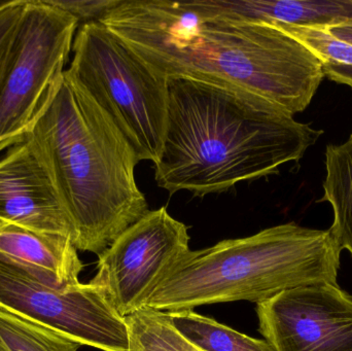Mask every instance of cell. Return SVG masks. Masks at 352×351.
Segmentation results:
<instances>
[{"label": "cell", "instance_id": "1", "mask_svg": "<svg viewBox=\"0 0 352 351\" xmlns=\"http://www.w3.org/2000/svg\"><path fill=\"white\" fill-rule=\"evenodd\" d=\"M101 23L163 78L219 84L292 115L309 106L324 78L320 59L278 27L214 16L195 1L123 0Z\"/></svg>", "mask_w": 352, "mask_h": 351}, {"label": "cell", "instance_id": "2", "mask_svg": "<svg viewBox=\"0 0 352 351\" xmlns=\"http://www.w3.org/2000/svg\"><path fill=\"white\" fill-rule=\"evenodd\" d=\"M322 133L258 97L169 76L166 129L155 179L171 195L223 193L299 162Z\"/></svg>", "mask_w": 352, "mask_h": 351}, {"label": "cell", "instance_id": "3", "mask_svg": "<svg viewBox=\"0 0 352 351\" xmlns=\"http://www.w3.org/2000/svg\"><path fill=\"white\" fill-rule=\"evenodd\" d=\"M25 138L47 167L78 251L100 255L150 212L135 152L67 69Z\"/></svg>", "mask_w": 352, "mask_h": 351}, {"label": "cell", "instance_id": "4", "mask_svg": "<svg viewBox=\"0 0 352 351\" xmlns=\"http://www.w3.org/2000/svg\"><path fill=\"white\" fill-rule=\"evenodd\" d=\"M341 251L329 230L296 223L188 251L169 270L146 307L164 313L250 301L264 302L310 284H338Z\"/></svg>", "mask_w": 352, "mask_h": 351}, {"label": "cell", "instance_id": "5", "mask_svg": "<svg viewBox=\"0 0 352 351\" xmlns=\"http://www.w3.org/2000/svg\"><path fill=\"white\" fill-rule=\"evenodd\" d=\"M68 71L113 120L138 160L158 162L164 144L167 78L103 23L80 25Z\"/></svg>", "mask_w": 352, "mask_h": 351}, {"label": "cell", "instance_id": "6", "mask_svg": "<svg viewBox=\"0 0 352 351\" xmlns=\"http://www.w3.org/2000/svg\"><path fill=\"white\" fill-rule=\"evenodd\" d=\"M78 21L45 0H26L0 78V152L23 141L63 76Z\"/></svg>", "mask_w": 352, "mask_h": 351}, {"label": "cell", "instance_id": "7", "mask_svg": "<svg viewBox=\"0 0 352 351\" xmlns=\"http://www.w3.org/2000/svg\"><path fill=\"white\" fill-rule=\"evenodd\" d=\"M0 308L103 351L129 350L125 317L99 288L60 286L0 255Z\"/></svg>", "mask_w": 352, "mask_h": 351}, {"label": "cell", "instance_id": "8", "mask_svg": "<svg viewBox=\"0 0 352 351\" xmlns=\"http://www.w3.org/2000/svg\"><path fill=\"white\" fill-rule=\"evenodd\" d=\"M188 228L166 207L150 210L98 256L90 284L125 317L146 306L169 270L188 249Z\"/></svg>", "mask_w": 352, "mask_h": 351}, {"label": "cell", "instance_id": "9", "mask_svg": "<svg viewBox=\"0 0 352 351\" xmlns=\"http://www.w3.org/2000/svg\"><path fill=\"white\" fill-rule=\"evenodd\" d=\"M258 331L274 351H352V296L320 282L256 304Z\"/></svg>", "mask_w": 352, "mask_h": 351}, {"label": "cell", "instance_id": "10", "mask_svg": "<svg viewBox=\"0 0 352 351\" xmlns=\"http://www.w3.org/2000/svg\"><path fill=\"white\" fill-rule=\"evenodd\" d=\"M0 222L72 239L74 235L47 167L26 138L0 158Z\"/></svg>", "mask_w": 352, "mask_h": 351}, {"label": "cell", "instance_id": "11", "mask_svg": "<svg viewBox=\"0 0 352 351\" xmlns=\"http://www.w3.org/2000/svg\"><path fill=\"white\" fill-rule=\"evenodd\" d=\"M214 16L272 26L331 28L352 16V0H195Z\"/></svg>", "mask_w": 352, "mask_h": 351}, {"label": "cell", "instance_id": "12", "mask_svg": "<svg viewBox=\"0 0 352 351\" xmlns=\"http://www.w3.org/2000/svg\"><path fill=\"white\" fill-rule=\"evenodd\" d=\"M0 255L60 286L80 282L84 265L72 239L0 222Z\"/></svg>", "mask_w": 352, "mask_h": 351}, {"label": "cell", "instance_id": "13", "mask_svg": "<svg viewBox=\"0 0 352 351\" xmlns=\"http://www.w3.org/2000/svg\"><path fill=\"white\" fill-rule=\"evenodd\" d=\"M324 196L333 210L330 228L339 249H346L352 258V148L349 141L330 144L326 150Z\"/></svg>", "mask_w": 352, "mask_h": 351}, {"label": "cell", "instance_id": "14", "mask_svg": "<svg viewBox=\"0 0 352 351\" xmlns=\"http://www.w3.org/2000/svg\"><path fill=\"white\" fill-rule=\"evenodd\" d=\"M173 328L190 344L204 351H274L265 340L239 333L194 310L167 313Z\"/></svg>", "mask_w": 352, "mask_h": 351}, {"label": "cell", "instance_id": "15", "mask_svg": "<svg viewBox=\"0 0 352 351\" xmlns=\"http://www.w3.org/2000/svg\"><path fill=\"white\" fill-rule=\"evenodd\" d=\"M125 319L129 333L128 351H204L184 339L164 311L144 307Z\"/></svg>", "mask_w": 352, "mask_h": 351}, {"label": "cell", "instance_id": "16", "mask_svg": "<svg viewBox=\"0 0 352 351\" xmlns=\"http://www.w3.org/2000/svg\"><path fill=\"white\" fill-rule=\"evenodd\" d=\"M0 346L6 351H78L82 346L67 336L1 308Z\"/></svg>", "mask_w": 352, "mask_h": 351}, {"label": "cell", "instance_id": "17", "mask_svg": "<svg viewBox=\"0 0 352 351\" xmlns=\"http://www.w3.org/2000/svg\"><path fill=\"white\" fill-rule=\"evenodd\" d=\"M305 45L322 63L352 67V45L335 37L328 28L309 26H276Z\"/></svg>", "mask_w": 352, "mask_h": 351}, {"label": "cell", "instance_id": "18", "mask_svg": "<svg viewBox=\"0 0 352 351\" xmlns=\"http://www.w3.org/2000/svg\"><path fill=\"white\" fill-rule=\"evenodd\" d=\"M47 3L56 6L74 16L78 24L101 22L113 8L123 0H45Z\"/></svg>", "mask_w": 352, "mask_h": 351}, {"label": "cell", "instance_id": "19", "mask_svg": "<svg viewBox=\"0 0 352 351\" xmlns=\"http://www.w3.org/2000/svg\"><path fill=\"white\" fill-rule=\"evenodd\" d=\"M26 0H16L12 5L0 10V78L14 41Z\"/></svg>", "mask_w": 352, "mask_h": 351}, {"label": "cell", "instance_id": "20", "mask_svg": "<svg viewBox=\"0 0 352 351\" xmlns=\"http://www.w3.org/2000/svg\"><path fill=\"white\" fill-rule=\"evenodd\" d=\"M322 68L324 76L337 84H346L352 88V67L333 63H322Z\"/></svg>", "mask_w": 352, "mask_h": 351}, {"label": "cell", "instance_id": "21", "mask_svg": "<svg viewBox=\"0 0 352 351\" xmlns=\"http://www.w3.org/2000/svg\"><path fill=\"white\" fill-rule=\"evenodd\" d=\"M330 32L337 38L352 45V16L349 20L344 21L341 24L335 25V26L329 28Z\"/></svg>", "mask_w": 352, "mask_h": 351}, {"label": "cell", "instance_id": "22", "mask_svg": "<svg viewBox=\"0 0 352 351\" xmlns=\"http://www.w3.org/2000/svg\"><path fill=\"white\" fill-rule=\"evenodd\" d=\"M16 1V0H0V10L12 5V4L14 3Z\"/></svg>", "mask_w": 352, "mask_h": 351}, {"label": "cell", "instance_id": "23", "mask_svg": "<svg viewBox=\"0 0 352 351\" xmlns=\"http://www.w3.org/2000/svg\"><path fill=\"white\" fill-rule=\"evenodd\" d=\"M347 141H349V144H351V148H352V133H351V137H349V139L347 140Z\"/></svg>", "mask_w": 352, "mask_h": 351}, {"label": "cell", "instance_id": "24", "mask_svg": "<svg viewBox=\"0 0 352 351\" xmlns=\"http://www.w3.org/2000/svg\"><path fill=\"white\" fill-rule=\"evenodd\" d=\"M0 351H6V350H4L3 348H2L1 346H0Z\"/></svg>", "mask_w": 352, "mask_h": 351}]
</instances>
